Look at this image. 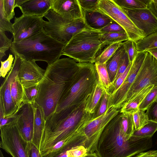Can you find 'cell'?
<instances>
[{
	"instance_id": "6da1fadb",
	"label": "cell",
	"mask_w": 157,
	"mask_h": 157,
	"mask_svg": "<svg viewBox=\"0 0 157 157\" xmlns=\"http://www.w3.org/2000/svg\"><path fill=\"white\" fill-rule=\"evenodd\" d=\"M78 68V63L69 57L59 59L48 65L38 85L39 93L36 101L42 109L45 121L55 113L59 101Z\"/></svg>"
},
{
	"instance_id": "7a4b0ae2",
	"label": "cell",
	"mask_w": 157,
	"mask_h": 157,
	"mask_svg": "<svg viewBox=\"0 0 157 157\" xmlns=\"http://www.w3.org/2000/svg\"><path fill=\"white\" fill-rule=\"evenodd\" d=\"M86 102L71 111L55 113L45 121L39 149L43 157L58 142L79 132L92 119V114L85 110Z\"/></svg>"
},
{
	"instance_id": "3957f363",
	"label": "cell",
	"mask_w": 157,
	"mask_h": 157,
	"mask_svg": "<svg viewBox=\"0 0 157 157\" xmlns=\"http://www.w3.org/2000/svg\"><path fill=\"white\" fill-rule=\"evenodd\" d=\"M120 113L107 124L99 139L95 152L98 157H133L152 146L151 138L133 140L122 135Z\"/></svg>"
},
{
	"instance_id": "277c9868",
	"label": "cell",
	"mask_w": 157,
	"mask_h": 157,
	"mask_svg": "<svg viewBox=\"0 0 157 157\" xmlns=\"http://www.w3.org/2000/svg\"><path fill=\"white\" fill-rule=\"evenodd\" d=\"M66 44L51 37L43 30L21 41L13 42L10 49L14 56L21 59L44 61L49 65L59 59Z\"/></svg>"
},
{
	"instance_id": "5b68a950",
	"label": "cell",
	"mask_w": 157,
	"mask_h": 157,
	"mask_svg": "<svg viewBox=\"0 0 157 157\" xmlns=\"http://www.w3.org/2000/svg\"><path fill=\"white\" fill-rule=\"evenodd\" d=\"M78 63V68L59 101L55 113L72 110L85 102L92 91L97 78L95 64Z\"/></svg>"
},
{
	"instance_id": "8992f818",
	"label": "cell",
	"mask_w": 157,
	"mask_h": 157,
	"mask_svg": "<svg viewBox=\"0 0 157 157\" xmlns=\"http://www.w3.org/2000/svg\"><path fill=\"white\" fill-rule=\"evenodd\" d=\"M102 32L87 27L73 36L62 52L78 63H94L95 60L105 47L100 39Z\"/></svg>"
},
{
	"instance_id": "52a82bcc",
	"label": "cell",
	"mask_w": 157,
	"mask_h": 157,
	"mask_svg": "<svg viewBox=\"0 0 157 157\" xmlns=\"http://www.w3.org/2000/svg\"><path fill=\"white\" fill-rule=\"evenodd\" d=\"M43 31L60 42L67 43L73 36L88 27L84 19L70 20L63 17L50 9L43 16Z\"/></svg>"
},
{
	"instance_id": "ba28073f",
	"label": "cell",
	"mask_w": 157,
	"mask_h": 157,
	"mask_svg": "<svg viewBox=\"0 0 157 157\" xmlns=\"http://www.w3.org/2000/svg\"><path fill=\"white\" fill-rule=\"evenodd\" d=\"M125 98L122 107L143 89L150 85L157 86V60L149 52Z\"/></svg>"
},
{
	"instance_id": "9c48e42d",
	"label": "cell",
	"mask_w": 157,
	"mask_h": 157,
	"mask_svg": "<svg viewBox=\"0 0 157 157\" xmlns=\"http://www.w3.org/2000/svg\"><path fill=\"white\" fill-rule=\"evenodd\" d=\"M0 128L1 148L12 157H29L28 141L22 136L15 120Z\"/></svg>"
},
{
	"instance_id": "30bf717a",
	"label": "cell",
	"mask_w": 157,
	"mask_h": 157,
	"mask_svg": "<svg viewBox=\"0 0 157 157\" xmlns=\"http://www.w3.org/2000/svg\"><path fill=\"white\" fill-rule=\"evenodd\" d=\"M120 110L113 107H110L101 116L91 119L80 130L86 138L85 147L87 153L95 152L99 139L105 128L119 113Z\"/></svg>"
},
{
	"instance_id": "8fae6325",
	"label": "cell",
	"mask_w": 157,
	"mask_h": 157,
	"mask_svg": "<svg viewBox=\"0 0 157 157\" xmlns=\"http://www.w3.org/2000/svg\"><path fill=\"white\" fill-rule=\"evenodd\" d=\"M99 10L120 25L127 34L130 40L135 42L145 37L113 0H99Z\"/></svg>"
},
{
	"instance_id": "7c38bea8",
	"label": "cell",
	"mask_w": 157,
	"mask_h": 157,
	"mask_svg": "<svg viewBox=\"0 0 157 157\" xmlns=\"http://www.w3.org/2000/svg\"><path fill=\"white\" fill-rule=\"evenodd\" d=\"M43 16L26 15L22 14L15 17L13 25V42L21 41L43 30Z\"/></svg>"
},
{
	"instance_id": "4fadbf2b",
	"label": "cell",
	"mask_w": 157,
	"mask_h": 157,
	"mask_svg": "<svg viewBox=\"0 0 157 157\" xmlns=\"http://www.w3.org/2000/svg\"><path fill=\"white\" fill-rule=\"evenodd\" d=\"M146 54V52H138L122 84L114 94L109 96L107 109L113 107L120 109L126 94L133 82Z\"/></svg>"
},
{
	"instance_id": "5bb4252c",
	"label": "cell",
	"mask_w": 157,
	"mask_h": 157,
	"mask_svg": "<svg viewBox=\"0 0 157 157\" xmlns=\"http://www.w3.org/2000/svg\"><path fill=\"white\" fill-rule=\"evenodd\" d=\"M121 8L134 25L144 33L145 37L157 31V19L148 8Z\"/></svg>"
},
{
	"instance_id": "9a60e30c",
	"label": "cell",
	"mask_w": 157,
	"mask_h": 157,
	"mask_svg": "<svg viewBox=\"0 0 157 157\" xmlns=\"http://www.w3.org/2000/svg\"><path fill=\"white\" fill-rule=\"evenodd\" d=\"M21 59L17 75L24 88L38 85L44 75L45 70L38 66L35 61Z\"/></svg>"
},
{
	"instance_id": "2e32d148",
	"label": "cell",
	"mask_w": 157,
	"mask_h": 157,
	"mask_svg": "<svg viewBox=\"0 0 157 157\" xmlns=\"http://www.w3.org/2000/svg\"><path fill=\"white\" fill-rule=\"evenodd\" d=\"M17 126L23 138L32 142L33 134L34 112L30 104L22 103L15 120Z\"/></svg>"
},
{
	"instance_id": "e0dca14e",
	"label": "cell",
	"mask_w": 157,
	"mask_h": 157,
	"mask_svg": "<svg viewBox=\"0 0 157 157\" xmlns=\"http://www.w3.org/2000/svg\"><path fill=\"white\" fill-rule=\"evenodd\" d=\"M51 9L67 19H84L82 10L78 0H51Z\"/></svg>"
},
{
	"instance_id": "ac0fdd59",
	"label": "cell",
	"mask_w": 157,
	"mask_h": 157,
	"mask_svg": "<svg viewBox=\"0 0 157 157\" xmlns=\"http://www.w3.org/2000/svg\"><path fill=\"white\" fill-rule=\"evenodd\" d=\"M86 142V138L79 132L58 142L45 157H55L73 147L80 145L85 147Z\"/></svg>"
},
{
	"instance_id": "d6986e66",
	"label": "cell",
	"mask_w": 157,
	"mask_h": 157,
	"mask_svg": "<svg viewBox=\"0 0 157 157\" xmlns=\"http://www.w3.org/2000/svg\"><path fill=\"white\" fill-rule=\"evenodd\" d=\"M10 80L11 75L9 72L5 77L0 88V99L2 100L4 106L5 118L17 113L22 104L19 107H17L14 104L11 94Z\"/></svg>"
},
{
	"instance_id": "ffe728a7",
	"label": "cell",
	"mask_w": 157,
	"mask_h": 157,
	"mask_svg": "<svg viewBox=\"0 0 157 157\" xmlns=\"http://www.w3.org/2000/svg\"><path fill=\"white\" fill-rule=\"evenodd\" d=\"M51 5V0H26L18 7L25 15L43 17Z\"/></svg>"
},
{
	"instance_id": "44dd1931",
	"label": "cell",
	"mask_w": 157,
	"mask_h": 157,
	"mask_svg": "<svg viewBox=\"0 0 157 157\" xmlns=\"http://www.w3.org/2000/svg\"><path fill=\"white\" fill-rule=\"evenodd\" d=\"M84 19L89 28L100 31L113 21L100 11H89L82 10Z\"/></svg>"
},
{
	"instance_id": "7402d4cb",
	"label": "cell",
	"mask_w": 157,
	"mask_h": 157,
	"mask_svg": "<svg viewBox=\"0 0 157 157\" xmlns=\"http://www.w3.org/2000/svg\"><path fill=\"white\" fill-rule=\"evenodd\" d=\"M32 105L34 112L33 134L32 142L39 150L45 121L43 111L41 107L36 102Z\"/></svg>"
},
{
	"instance_id": "603a6c76",
	"label": "cell",
	"mask_w": 157,
	"mask_h": 157,
	"mask_svg": "<svg viewBox=\"0 0 157 157\" xmlns=\"http://www.w3.org/2000/svg\"><path fill=\"white\" fill-rule=\"evenodd\" d=\"M105 91L99 83L97 78L93 86L92 91L86 101L85 110L92 114L102 96Z\"/></svg>"
},
{
	"instance_id": "cb8c5ba5",
	"label": "cell",
	"mask_w": 157,
	"mask_h": 157,
	"mask_svg": "<svg viewBox=\"0 0 157 157\" xmlns=\"http://www.w3.org/2000/svg\"><path fill=\"white\" fill-rule=\"evenodd\" d=\"M125 51L123 44L121 42L117 50L105 63L112 83L114 80L121 59Z\"/></svg>"
},
{
	"instance_id": "d4e9b609",
	"label": "cell",
	"mask_w": 157,
	"mask_h": 157,
	"mask_svg": "<svg viewBox=\"0 0 157 157\" xmlns=\"http://www.w3.org/2000/svg\"><path fill=\"white\" fill-rule=\"evenodd\" d=\"M154 86L150 85L145 88L132 99L125 104L121 109L120 113L132 114L139 110L138 107L140 105Z\"/></svg>"
},
{
	"instance_id": "484cf974",
	"label": "cell",
	"mask_w": 157,
	"mask_h": 157,
	"mask_svg": "<svg viewBox=\"0 0 157 157\" xmlns=\"http://www.w3.org/2000/svg\"><path fill=\"white\" fill-rule=\"evenodd\" d=\"M120 124L121 133L127 140L130 139L135 130L132 114L120 113Z\"/></svg>"
},
{
	"instance_id": "4316f807",
	"label": "cell",
	"mask_w": 157,
	"mask_h": 157,
	"mask_svg": "<svg viewBox=\"0 0 157 157\" xmlns=\"http://www.w3.org/2000/svg\"><path fill=\"white\" fill-rule=\"evenodd\" d=\"M157 131V123L149 121L140 130H135L130 139L133 140H136L144 139L151 138Z\"/></svg>"
},
{
	"instance_id": "83f0119b",
	"label": "cell",
	"mask_w": 157,
	"mask_h": 157,
	"mask_svg": "<svg viewBox=\"0 0 157 157\" xmlns=\"http://www.w3.org/2000/svg\"><path fill=\"white\" fill-rule=\"evenodd\" d=\"M94 64L98 81L105 90L108 93L112 83L109 76L106 63H95Z\"/></svg>"
},
{
	"instance_id": "f1b7e54d",
	"label": "cell",
	"mask_w": 157,
	"mask_h": 157,
	"mask_svg": "<svg viewBox=\"0 0 157 157\" xmlns=\"http://www.w3.org/2000/svg\"><path fill=\"white\" fill-rule=\"evenodd\" d=\"M100 39L104 46L130 40L126 32L102 33Z\"/></svg>"
},
{
	"instance_id": "f546056e",
	"label": "cell",
	"mask_w": 157,
	"mask_h": 157,
	"mask_svg": "<svg viewBox=\"0 0 157 157\" xmlns=\"http://www.w3.org/2000/svg\"><path fill=\"white\" fill-rule=\"evenodd\" d=\"M138 52L157 48V31L136 42Z\"/></svg>"
},
{
	"instance_id": "4dcf8cb0",
	"label": "cell",
	"mask_w": 157,
	"mask_h": 157,
	"mask_svg": "<svg viewBox=\"0 0 157 157\" xmlns=\"http://www.w3.org/2000/svg\"><path fill=\"white\" fill-rule=\"evenodd\" d=\"M121 43L105 46L96 58L94 63H105L117 50Z\"/></svg>"
},
{
	"instance_id": "1f68e13d",
	"label": "cell",
	"mask_w": 157,
	"mask_h": 157,
	"mask_svg": "<svg viewBox=\"0 0 157 157\" xmlns=\"http://www.w3.org/2000/svg\"><path fill=\"white\" fill-rule=\"evenodd\" d=\"M150 0H113L120 7L129 9L147 8Z\"/></svg>"
},
{
	"instance_id": "d6a6232c",
	"label": "cell",
	"mask_w": 157,
	"mask_h": 157,
	"mask_svg": "<svg viewBox=\"0 0 157 157\" xmlns=\"http://www.w3.org/2000/svg\"><path fill=\"white\" fill-rule=\"evenodd\" d=\"M4 0H0V30L8 31L13 34V25L7 17L4 6Z\"/></svg>"
},
{
	"instance_id": "836d02e7",
	"label": "cell",
	"mask_w": 157,
	"mask_h": 157,
	"mask_svg": "<svg viewBox=\"0 0 157 157\" xmlns=\"http://www.w3.org/2000/svg\"><path fill=\"white\" fill-rule=\"evenodd\" d=\"M39 93L38 85L24 88L23 102L33 105L36 102Z\"/></svg>"
},
{
	"instance_id": "e575fe53",
	"label": "cell",
	"mask_w": 157,
	"mask_h": 157,
	"mask_svg": "<svg viewBox=\"0 0 157 157\" xmlns=\"http://www.w3.org/2000/svg\"><path fill=\"white\" fill-rule=\"evenodd\" d=\"M110 95L105 91L98 102L93 113L92 118H97L104 114L107 109V106Z\"/></svg>"
},
{
	"instance_id": "d590c367",
	"label": "cell",
	"mask_w": 157,
	"mask_h": 157,
	"mask_svg": "<svg viewBox=\"0 0 157 157\" xmlns=\"http://www.w3.org/2000/svg\"><path fill=\"white\" fill-rule=\"evenodd\" d=\"M132 114L135 130H140L149 121L146 113L142 110L139 109Z\"/></svg>"
},
{
	"instance_id": "8d00e7d4",
	"label": "cell",
	"mask_w": 157,
	"mask_h": 157,
	"mask_svg": "<svg viewBox=\"0 0 157 157\" xmlns=\"http://www.w3.org/2000/svg\"><path fill=\"white\" fill-rule=\"evenodd\" d=\"M157 98V86H154L140 105L138 109L145 111Z\"/></svg>"
},
{
	"instance_id": "74e56055",
	"label": "cell",
	"mask_w": 157,
	"mask_h": 157,
	"mask_svg": "<svg viewBox=\"0 0 157 157\" xmlns=\"http://www.w3.org/2000/svg\"><path fill=\"white\" fill-rule=\"evenodd\" d=\"M12 38L9 39L6 35L5 31L0 30V59L6 55V52L11 47L13 41Z\"/></svg>"
},
{
	"instance_id": "f35d334b",
	"label": "cell",
	"mask_w": 157,
	"mask_h": 157,
	"mask_svg": "<svg viewBox=\"0 0 157 157\" xmlns=\"http://www.w3.org/2000/svg\"><path fill=\"white\" fill-rule=\"evenodd\" d=\"M123 43L125 51L128 55L130 62L132 63L138 52L136 42L128 40Z\"/></svg>"
},
{
	"instance_id": "ab89813d",
	"label": "cell",
	"mask_w": 157,
	"mask_h": 157,
	"mask_svg": "<svg viewBox=\"0 0 157 157\" xmlns=\"http://www.w3.org/2000/svg\"><path fill=\"white\" fill-rule=\"evenodd\" d=\"M132 64V63H130L124 73L112 83V86L108 92V94L110 96L115 94L122 84L128 73Z\"/></svg>"
},
{
	"instance_id": "60d3db41",
	"label": "cell",
	"mask_w": 157,
	"mask_h": 157,
	"mask_svg": "<svg viewBox=\"0 0 157 157\" xmlns=\"http://www.w3.org/2000/svg\"><path fill=\"white\" fill-rule=\"evenodd\" d=\"M14 57L12 55L10 54L6 60L1 61V67L0 69V76L5 78L8 73L11 69L13 64Z\"/></svg>"
},
{
	"instance_id": "b9f144b4",
	"label": "cell",
	"mask_w": 157,
	"mask_h": 157,
	"mask_svg": "<svg viewBox=\"0 0 157 157\" xmlns=\"http://www.w3.org/2000/svg\"><path fill=\"white\" fill-rule=\"evenodd\" d=\"M99 0H78L82 9L84 10L96 11L99 10Z\"/></svg>"
},
{
	"instance_id": "7bdbcfd3",
	"label": "cell",
	"mask_w": 157,
	"mask_h": 157,
	"mask_svg": "<svg viewBox=\"0 0 157 157\" xmlns=\"http://www.w3.org/2000/svg\"><path fill=\"white\" fill-rule=\"evenodd\" d=\"M130 63L128 55L125 51L121 59L117 74L113 82L124 73Z\"/></svg>"
},
{
	"instance_id": "ee69618b",
	"label": "cell",
	"mask_w": 157,
	"mask_h": 157,
	"mask_svg": "<svg viewBox=\"0 0 157 157\" xmlns=\"http://www.w3.org/2000/svg\"><path fill=\"white\" fill-rule=\"evenodd\" d=\"M67 157H83L87 153L86 148L80 145L72 147L67 151Z\"/></svg>"
},
{
	"instance_id": "f6af8a7d",
	"label": "cell",
	"mask_w": 157,
	"mask_h": 157,
	"mask_svg": "<svg viewBox=\"0 0 157 157\" xmlns=\"http://www.w3.org/2000/svg\"><path fill=\"white\" fill-rule=\"evenodd\" d=\"M100 31L102 33H117L126 32L118 24L113 21L101 29Z\"/></svg>"
},
{
	"instance_id": "bcb514c9",
	"label": "cell",
	"mask_w": 157,
	"mask_h": 157,
	"mask_svg": "<svg viewBox=\"0 0 157 157\" xmlns=\"http://www.w3.org/2000/svg\"><path fill=\"white\" fill-rule=\"evenodd\" d=\"M15 0H4V6L6 13L10 20L15 15Z\"/></svg>"
},
{
	"instance_id": "7dc6e473",
	"label": "cell",
	"mask_w": 157,
	"mask_h": 157,
	"mask_svg": "<svg viewBox=\"0 0 157 157\" xmlns=\"http://www.w3.org/2000/svg\"><path fill=\"white\" fill-rule=\"evenodd\" d=\"M149 121L157 123V102L156 101L147 109L146 112Z\"/></svg>"
},
{
	"instance_id": "c3c4849f",
	"label": "cell",
	"mask_w": 157,
	"mask_h": 157,
	"mask_svg": "<svg viewBox=\"0 0 157 157\" xmlns=\"http://www.w3.org/2000/svg\"><path fill=\"white\" fill-rule=\"evenodd\" d=\"M27 150L29 157H43L39 150L32 142H28Z\"/></svg>"
},
{
	"instance_id": "681fc988",
	"label": "cell",
	"mask_w": 157,
	"mask_h": 157,
	"mask_svg": "<svg viewBox=\"0 0 157 157\" xmlns=\"http://www.w3.org/2000/svg\"><path fill=\"white\" fill-rule=\"evenodd\" d=\"M133 157H157V150H151L141 152Z\"/></svg>"
},
{
	"instance_id": "f907efd6",
	"label": "cell",
	"mask_w": 157,
	"mask_h": 157,
	"mask_svg": "<svg viewBox=\"0 0 157 157\" xmlns=\"http://www.w3.org/2000/svg\"><path fill=\"white\" fill-rule=\"evenodd\" d=\"M148 8L157 19V0H150L147 5Z\"/></svg>"
},
{
	"instance_id": "816d5d0a",
	"label": "cell",
	"mask_w": 157,
	"mask_h": 157,
	"mask_svg": "<svg viewBox=\"0 0 157 157\" xmlns=\"http://www.w3.org/2000/svg\"><path fill=\"white\" fill-rule=\"evenodd\" d=\"M5 118L4 106L2 100L0 99V122Z\"/></svg>"
},
{
	"instance_id": "f5cc1de1",
	"label": "cell",
	"mask_w": 157,
	"mask_h": 157,
	"mask_svg": "<svg viewBox=\"0 0 157 157\" xmlns=\"http://www.w3.org/2000/svg\"><path fill=\"white\" fill-rule=\"evenodd\" d=\"M146 51L149 52L157 60V48L147 50Z\"/></svg>"
},
{
	"instance_id": "db71d44e",
	"label": "cell",
	"mask_w": 157,
	"mask_h": 157,
	"mask_svg": "<svg viewBox=\"0 0 157 157\" xmlns=\"http://www.w3.org/2000/svg\"><path fill=\"white\" fill-rule=\"evenodd\" d=\"M26 0H15V8L18 7L25 1Z\"/></svg>"
},
{
	"instance_id": "11a10c76",
	"label": "cell",
	"mask_w": 157,
	"mask_h": 157,
	"mask_svg": "<svg viewBox=\"0 0 157 157\" xmlns=\"http://www.w3.org/2000/svg\"><path fill=\"white\" fill-rule=\"evenodd\" d=\"M83 157H98L95 152L87 153Z\"/></svg>"
},
{
	"instance_id": "9f6ffc18",
	"label": "cell",
	"mask_w": 157,
	"mask_h": 157,
	"mask_svg": "<svg viewBox=\"0 0 157 157\" xmlns=\"http://www.w3.org/2000/svg\"><path fill=\"white\" fill-rule=\"evenodd\" d=\"M67 151L62 153L55 157H67Z\"/></svg>"
},
{
	"instance_id": "6f0895ef",
	"label": "cell",
	"mask_w": 157,
	"mask_h": 157,
	"mask_svg": "<svg viewBox=\"0 0 157 157\" xmlns=\"http://www.w3.org/2000/svg\"><path fill=\"white\" fill-rule=\"evenodd\" d=\"M0 157H4L1 150H0Z\"/></svg>"
},
{
	"instance_id": "680465c9",
	"label": "cell",
	"mask_w": 157,
	"mask_h": 157,
	"mask_svg": "<svg viewBox=\"0 0 157 157\" xmlns=\"http://www.w3.org/2000/svg\"><path fill=\"white\" fill-rule=\"evenodd\" d=\"M156 102H157V99H156Z\"/></svg>"
}]
</instances>
